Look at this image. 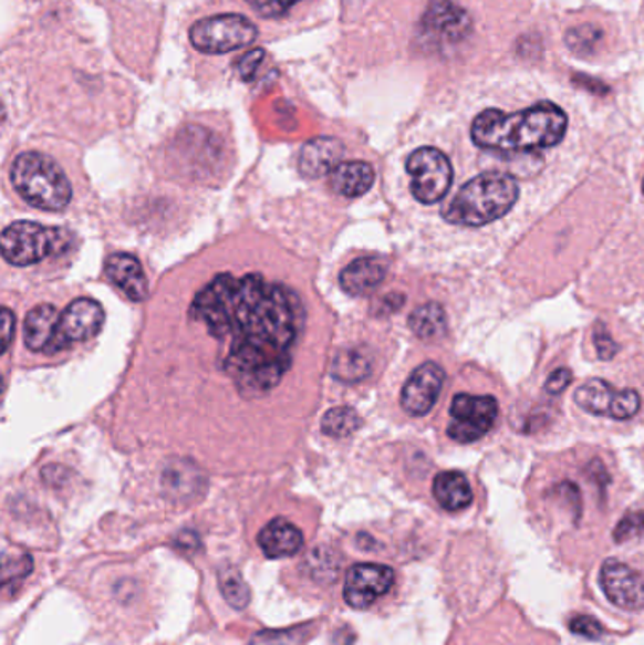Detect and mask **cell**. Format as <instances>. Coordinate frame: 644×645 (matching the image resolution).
I'll use <instances>...</instances> for the list:
<instances>
[{
  "label": "cell",
  "instance_id": "1",
  "mask_svg": "<svg viewBox=\"0 0 644 645\" xmlns=\"http://www.w3.org/2000/svg\"><path fill=\"white\" fill-rule=\"evenodd\" d=\"M194 312L214 339L229 342L224 366L242 393L277 387L290 368L301 321L288 289L258 274H219L197 293Z\"/></svg>",
  "mask_w": 644,
  "mask_h": 645
},
{
  "label": "cell",
  "instance_id": "2",
  "mask_svg": "<svg viewBox=\"0 0 644 645\" xmlns=\"http://www.w3.org/2000/svg\"><path fill=\"white\" fill-rule=\"evenodd\" d=\"M568 114L547 101L516 114L490 108L477 115L470 138L488 152L528 154L558 146L568 133Z\"/></svg>",
  "mask_w": 644,
  "mask_h": 645
},
{
  "label": "cell",
  "instance_id": "3",
  "mask_svg": "<svg viewBox=\"0 0 644 645\" xmlns=\"http://www.w3.org/2000/svg\"><path fill=\"white\" fill-rule=\"evenodd\" d=\"M520 197V187L510 174L484 173L467 181L445 206L443 218L459 227H484L507 216Z\"/></svg>",
  "mask_w": 644,
  "mask_h": 645
},
{
  "label": "cell",
  "instance_id": "4",
  "mask_svg": "<svg viewBox=\"0 0 644 645\" xmlns=\"http://www.w3.org/2000/svg\"><path fill=\"white\" fill-rule=\"evenodd\" d=\"M10 178L18 195L39 210L61 211L71 202V181L48 155L39 152L18 155Z\"/></svg>",
  "mask_w": 644,
  "mask_h": 645
},
{
  "label": "cell",
  "instance_id": "5",
  "mask_svg": "<svg viewBox=\"0 0 644 645\" xmlns=\"http://www.w3.org/2000/svg\"><path fill=\"white\" fill-rule=\"evenodd\" d=\"M72 237L66 230L44 227L33 221H15L8 225L0 238V251L4 261L13 267H29L58 256L71 246Z\"/></svg>",
  "mask_w": 644,
  "mask_h": 645
},
{
  "label": "cell",
  "instance_id": "6",
  "mask_svg": "<svg viewBox=\"0 0 644 645\" xmlns=\"http://www.w3.org/2000/svg\"><path fill=\"white\" fill-rule=\"evenodd\" d=\"M258 27L240 13H221L197 21L189 29L195 50L207 55L237 52L258 39Z\"/></svg>",
  "mask_w": 644,
  "mask_h": 645
},
{
  "label": "cell",
  "instance_id": "7",
  "mask_svg": "<svg viewBox=\"0 0 644 645\" xmlns=\"http://www.w3.org/2000/svg\"><path fill=\"white\" fill-rule=\"evenodd\" d=\"M411 191L422 205H437L450 191L451 163L437 147H419L406 159Z\"/></svg>",
  "mask_w": 644,
  "mask_h": 645
},
{
  "label": "cell",
  "instance_id": "8",
  "mask_svg": "<svg viewBox=\"0 0 644 645\" xmlns=\"http://www.w3.org/2000/svg\"><path fill=\"white\" fill-rule=\"evenodd\" d=\"M499 417L496 396L459 393L450 404L446 435L459 444H472L490 433Z\"/></svg>",
  "mask_w": 644,
  "mask_h": 645
},
{
  "label": "cell",
  "instance_id": "9",
  "mask_svg": "<svg viewBox=\"0 0 644 645\" xmlns=\"http://www.w3.org/2000/svg\"><path fill=\"white\" fill-rule=\"evenodd\" d=\"M574 403L592 416L611 417L616 422H627L637 416L641 396L637 391L616 389L605 379H590L574 393Z\"/></svg>",
  "mask_w": 644,
  "mask_h": 645
},
{
  "label": "cell",
  "instance_id": "10",
  "mask_svg": "<svg viewBox=\"0 0 644 645\" xmlns=\"http://www.w3.org/2000/svg\"><path fill=\"white\" fill-rule=\"evenodd\" d=\"M104 326V310L93 299H77L71 302L59 318L58 333L50 353L63 352L77 342L95 339Z\"/></svg>",
  "mask_w": 644,
  "mask_h": 645
},
{
  "label": "cell",
  "instance_id": "11",
  "mask_svg": "<svg viewBox=\"0 0 644 645\" xmlns=\"http://www.w3.org/2000/svg\"><path fill=\"white\" fill-rule=\"evenodd\" d=\"M395 583L394 569L386 564L361 562L354 564L344 582V601L354 610H367L374 602L389 593Z\"/></svg>",
  "mask_w": 644,
  "mask_h": 645
},
{
  "label": "cell",
  "instance_id": "12",
  "mask_svg": "<svg viewBox=\"0 0 644 645\" xmlns=\"http://www.w3.org/2000/svg\"><path fill=\"white\" fill-rule=\"evenodd\" d=\"M601 589L606 599L625 612L644 607V575L619 559H606L601 566Z\"/></svg>",
  "mask_w": 644,
  "mask_h": 645
},
{
  "label": "cell",
  "instance_id": "13",
  "mask_svg": "<svg viewBox=\"0 0 644 645\" xmlns=\"http://www.w3.org/2000/svg\"><path fill=\"white\" fill-rule=\"evenodd\" d=\"M445 368L437 363H424L408 376L401 391V406L408 416L424 417L437 404L445 387Z\"/></svg>",
  "mask_w": 644,
  "mask_h": 645
},
{
  "label": "cell",
  "instance_id": "14",
  "mask_svg": "<svg viewBox=\"0 0 644 645\" xmlns=\"http://www.w3.org/2000/svg\"><path fill=\"white\" fill-rule=\"evenodd\" d=\"M470 18L456 0H429L422 29L440 42H461L470 32Z\"/></svg>",
  "mask_w": 644,
  "mask_h": 645
},
{
  "label": "cell",
  "instance_id": "15",
  "mask_svg": "<svg viewBox=\"0 0 644 645\" xmlns=\"http://www.w3.org/2000/svg\"><path fill=\"white\" fill-rule=\"evenodd\" d=\"M344 146L331 136H320L307 142L299 155V170L310 179L323 178L342 163Z\"/></svg>",
  "mask_w": 644,
  "mask_h": 645
},
{
  "label": "cell",
  "instance_id": "16",
  "mask_svg": "<svg viewBox=\"0 0 644 645\" xmlns=\"http://www.w3.org/2000/svg\"><path fill=\"white\" fill-rule=\"evenodd\" d=\"M106 274L129 301L143 302L148 299V280L136 257L129 253H112L106 259Z\"/></svg>",
  "mask_w": 644,
  "mask_h": 645
},
{
  "label": "cell",
  "instance_id": "17",
  "mask_svg": "<svg viewBox=\"0 0 644 645\" xmlns=\"http://www.w3.org/2000/svg\"><path fill=\"white\" fill-rule=\"evenodd\" d=\"M387 274V262L381 257H361L342 270L341 288L352 297L373 293Z\"/></svg>",
  "mask_w": 644,
  "mask_h": 645
},
{
  "label": "cell",
  "instance_id": "18",
  "mask_svg": "<svg viewBox=\"0 0 644 645\" xmlns=\"http://www.w3.org/2000/svg\"><path fill=\"white\" fill-rule=\"evenodd\" d=\"M258 543L269 559H284L303 550L304 537L291 521L278 518L264 524L259 532Z\"/></svg>",
  "mask_w": 644,
  "mask_h": 645
},
{
  "label": "cell",
  "instance_id": "19",
  "mask_svg": "<svg viewBox=\"0 0 644 645\" xmlns=\"http://www.w3.org/2000/svg\"><path fill=\"white\" fill-rule=\"evenodd\" d=\"M59 318L61 313L52 304H40L27 313L23 334L25 345L34 353H50L55 333H58Z\"/></svg>",
  "mask_w": 644,
  "mask_h": 645
},
{
  "label": "cell",
  "instance_id": "20",
  "mask_svg": "<svg viewBox=\"0 0 644 645\" xmlns=\"http://www.w3.org/2000/svg\"><path fill=\"white\" fill-rule=\"evenodd\" d=\"M329 184L341 197H363L373 187L374 168L365 160H346L329 174Z\"/></svg>",
  "mask_w": 644,
  "mask_h": 645
},
{
  "label": "cell",
  "instance_id": "21",
  "mask_svg": "<svg viewBox=\"0 0 644 645\" xmlns=\"http://www.w3.org/2000/svg\"><path fill=\"white\" fill-rule=\"evenodd\" d=\"M433 497L446 511H461L472 504V489L464 474L450 470L433 479Z\"/></svg>",
  "mask_w": 644,
  "mask_h": 645
},
{
  "label": "cell",
  "instance_id": "22",
  "mask_svg": "<svg viewBox=\"0 0 644 645\" xmlns=\"http://www.w3.org/2000/svg\"><path fill=\"white\" fill-rule=\"evenodd\" d=\"M446 323H448V318H446L445 308L437 302H427L424 306L416 308L408 318V325L413 329V333L426 342L443 339L446 334Z\"/></svg>",
  "mask_w": 644,
  "mask_h": 645
},
{
  "label": "cell",
  "instance_id": "23",
  "mask_svg": "<svg viewBox=\"0 0 644 645\" xmlns=\"http://www.w3.org/2000/svg\"><path fill=\"white\" fill-rule=\"evenodd\" d=\"M373 357L363 347H350L339 353L333 363V376L346 384H357L361 379L371 376Z\"/></svg>",
  "mask_w": 644,
  "mask_h": 645
},
{
  "label": "cell",
  "instance_id": "24",
  "mask_svg": "<svg viewBox=\"0 0 644 645\" xmlns=\"http://www.w3.org/2000/svg\"><path fill=\"white\" fill-rule=\"evenodd\" d=\"M219 589L229 606L235 610H245L250 604L251 591L245 578L235 566H224L219 570Z\"/></svg>",
  "mask_w": 644,
  "mask_h": 645
},
{
  "label": "cell",
  "instance_id": "25",
  "mask_svg": "<svg viewBox=\"0 0 644 645\" xmlns=\"http://www.w3.org/2000/svg\"><path fill=\"white\" fill-rule=\"evenodd\" d=\"M360 425L361 419L354 408L339 406V408L329 409L323 416L322 430L323 435L333 436V438H346L354 435Z\"/></svg>",
  "mask_w": 644,
  "mask_h": 645
},
{
  "label": "cell",
  "instance_id": "26",
  "mask_svg": "<svg viewBox=\"0 0 644 645\" xmlns=\"http://www.w3.org/2000/svg\"><path fill=\"white\" fill-rule=\"evenodd\" d=\"M600 40V27L593 25L574 27L565 34V42L571 48V52L579 53V55L592 53Z\"/></svg>",
  "mask_w": 644,
  "mask_h": 645
},
{
  "label": "cell",
  "instance_id": "27",
  "mask_svg": "<svg viewBox=\"0 0 644 645\" xmlns=\"http://www.w3.org/2000/svg\"><path fill=\"white\" fill-rule=\"evenodd\" d=\"M644 534V511H633L627 513L614 529V540L622 543L632 538L643 537Z\"/></svg>",
  "mask_w": 644,
  "mask_h": 645
},
{
  "label": "cell",
  "instance_id": "28",
  "mask_svg": "<svg viewBox=\"0 0 644 645\" xmlns=\"http://www.w3.org/2000/svg\"><path fill=\"white\" fill-rule=\"evenodd\" d=\"M261 18H282L301 0H245Z\"/></svg>",
  "mask_w": 644,
  "mask_h": 645
},
{
  "label": "cell",
  "instance_id": "29",
  "mask_svg": "<svg viewBox=\"0 0 644 645\" xmlns=\"http://www.w3.org/2000/svg\"><path fill=\"white\" fill-rule=\"evenodd\" d=\"M569 628L571 633L582 638L600 639L605 636V626L601 625L600 621L593 620L592 615H574L573 620L569 621Z\"/></svg>",
  "mask_w": 644,
  "mask_h": 645
},
{
  "label": "cell",
  "instance_id": "30",
  "mask_svg": "<svg viewBox=\"0 0 644 645\" xmlns=\"http://www.w3.org/2000/svg\"><path fill=\"white\" fill-rule=\"evenodd\" d=\"M263 50H251V52L246 53L245 58L240 59L239 64H237L239 76L245 82H251L253 77L258 76L259 66L263 64Z\"/></svg>",
  "mask_w": 644,
  "mask_h": 645
},
{
  "label": "cell",
  "instance_id": "31",
  "mask_svg": "<svg viewBox=\"0 0 644 645\" xmlns=\"http://www.w3.org/2000/svg\"><path fill=\"white\" fill-rule=\"evenodd\" d=\"M571 382H573V372H571V368L561 366V368H558V371L552 372V374L548 376L547 384H544V391L550 393V395H560L561 391L568 389Z\"/></svg>",
  "mask_w": 644,
  "mask_h": 645
},
{
  "label": "cell",
  "instance_id": "32",
  "mask_svg": "<svg viewBox=\"0 0 644 645\" xmlns=\"http://www.w3.org/2000/svg\"><path fill=\"white\" fill-rule=\"evenodd\" d=\"M595 347H598V353L603 361L614 357V353L619 350V345L612 342L611 334L606 333L605 326L601 323L595 326Z\"/></svg>",
  "mask_w": 644,
  "mask_h": 645
},
{
  "label": "cell",
  "instance_id": "33",
  "mask_svg": "<svg viewBox=\"0 0 644 645\" xmlns=\"http://www.w3.org/2000/svg\"><path fill=\"white\" fill-rule=\"evenodd\" d=\"M31 570H33V559H29L27 555L20 556V559L15 561L13 570L4 566V585L10 587V583H12L13 580L25 578V575L31 574Z\"/></svg>",
  "mask_w": 644,
  "mask_h": 645
},
{
  "label": "cell",
  "instance_id": "34",
  "mask_svg": "<svg viewBox=\"0 0 644 645\" xmlns=\"http://www.w3.org/2000/svg\"><path fill=\"white\" fill-rule=\"evenodd\" d=\"M13 326H15V315L10 308H2V353H7L12 344Z\"/></svg>",
  "mask_w": 644,
  "mask_h": 645
},
{
  "label": "cell",
  "instance_id": "35",
  "mask_svg": "<svg viewBox=\"0 0 644 645\" xmlns=\"http://www.w3.org/2000/svg\"><path fill=\"white\" fill-rule=\"evenodd\" d=\"M176 545H178L181 551L194 553V551L199 548V537L194 534V532H184V534H180V538L176 540Z\"/></svg>",
  "mask_w": 644,
  "mask_h": 645
},
{
  "label": "cell",
  "instance_id": "36",
  "mask_svg": "<svg viewBox=\"0 0 644 645\" xmlns=\"http://www.w3.org/2000/svg\"><path fill=\"white\" fill-rule=\"evenodd\" d=\"M643 193H644V179H643Z\"/></svg>",
  "mask_w": 644,
  "mask_h": 645
}]
</instances>
